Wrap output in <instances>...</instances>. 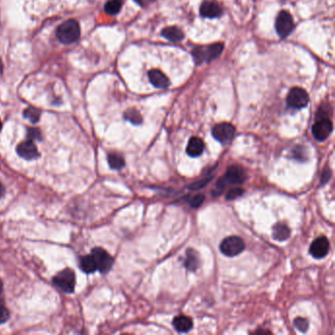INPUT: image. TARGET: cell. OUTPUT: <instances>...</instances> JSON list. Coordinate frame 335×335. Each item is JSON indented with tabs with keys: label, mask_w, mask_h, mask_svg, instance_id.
<instances>
[{
	"label": "cell",
	"mask_w": 335,
	"mask_h": 335,
	"mask_svg": "<svg viewBox=\"0 0 335 335\" xmlns=\"http://www.w3.org/2000/svg\"><path fill=\"white\" fill-rule=\"evenodd\" d=\"M80 25L76 20L73 19L65 21L56 30V36L58 40L64 45H71L76 43L80 38Z\"/></svg>",
	"instance_id": "cell-1"
},
{
	"label": "cell",
	"mask_w": 335,
	"mask_h": 335,
	"mask_svg": "<svg viewBox=\"0 0 335 335\" xmlns=\"http://www.w3.org/2000/svg\"><path fill=\"white\" fill-rule=\"evenodd\" d=\"M223 49V44L218 43L207 47H198L193 50L192 54L196 64L200 65L202 62H211L219 57Z\"/></svg>",
	"instance_id": "cell-2"
},
{
	"label": "cell",
	"mask_w": 335,
	"mask_h": 335,
	"mask_svg": "<svg viewBox=\"0 0 335 335\" xmlns=\"http://www.w3.org/2000/svg\"><path fill=\"white\" fill-rule=\"evenodd\" d=\"M246 180V173L240 166H230L226 173L217 183L218 191H222L228 185H240Z\"/></svg>",
	"instance_id": "cell-3"
},
{
	"label": "cell",
	"mask_w": 335,
	"mask_h": 335,
	"mask_svg": "<svg viewBox=\"0 0 335 335\" xmlns=\"http://www.w3.org/2000/svg\"><path fill=\"white\" fill-rule=\"evenodd\" d=\"M52 283L64 293L71 294L75 291L76 286V275L74 270L71 268L62 269L52 278Z\"/></svg>",
	"instance_id": "cell-4"
},
{
	"label": "cell",
	"mask_w": 335,
	"mask_h": 335,
	"mask_svg": "<svg viewBox=\"0 0 335 335\" xmlns=\"http://www.w3.org/2000/svg\"><path fill=\"white\" fill-rule=\"evenodd\" d=\"M91 255L96 263L97 270L102 274H106L112 268L114 259L106 252V251L100 247L94 248L91 252Z\"/></svg>",
	"instance_id": "cell-5"
},
{
	"label": "cell",
	"mask_w": 335,
	"mask_h": 335,
	"mask_svg": "<svg viewBox=\"0 0 335 335\" xmlns=\"http://www.w3.org/2000/svg\"><path fill=\"white\" fill-rule=\"evenodd\" d=\"M245 242L238 236H229L222 240L220 251L226 257H235L245 250Z\"/></svg>",
	"instance_id": "cell-6"
},
{
	"label": "cell",
	"mask_w": 335,
	"mask_h": 335,
	"mask_svg": "<svg viewBox=\"0 0 335 335\" xmlns=\"http://www.w3.org/2000/svg\"><path fill=\"white\" fill-rule=\"evenodd\" d=\"M308 93L301 88H293L290 90L286 101L289 107L294 109H301L308 105L309 103Z\"/></svg>",
	"instance_id": "cell-7"
},
{
	"label": "cell",
	"mask_w": 335,
	"mask_h": 335,
	"mask_svg": "<svg viewBox=\"0 0 335 335\" xmlns=\"http://www.w3.org/2000/svg\"><path fill=\"white\" fill-rule=\"evenodd\" d=\"M295 24L293 21V18L291 14L287 11H281L276 18L275 21V29L277 32V34L281 38H285L288 36L292 31L294 30Z\"/></svg>",
	"instance_id": "cell-8"
},
{
	"label": "cell",
	"mask_w": 335,
	"mask_h": 335,
	"mask_svg": "<svg viewBox=\"0 0 335 335\" xmlns=\"http://www.w3.org/2000/svg\"><path fill=\"white\" fill-rule=\"evenodd\" d=\"M332 130L333 126L331 121L325 117H320L318 119L312 127V132L315 139L319 142L325 141L330 136Z\"/></svg>",
	"instance_id": "cell-9"
},
{
	"label": "cell",
	"mask_w": 335,
	"mask_h": 335,
	"mask_svg": "<svg viewBox=\"0 0 335 335\" xmlns=\"http://www.w3.org/2000/svg\"><path fill=\"white\" fill-rule=\"evenodd\" d=\"M212 133L216 140L222 144H227L234 138L235 127L230 123H220L216 125Z\"/></svg>",
	"instance_id": "cell-10"
},
{
	"label": "cell",
	"mask_w": 335,
	"mask_h": 335,
	"mask_svg": "<svg viewBox=\"0 0 335 335\" xmlns=\"http://www.w3.org/2000/svg\"><path fill=\"white\" fill-rule=\"evenodd\" d=\"M16 151L20 157L26 160H34L40 156V153L36 146L31 140H27L19 144L17 146Z\"/></svg>",
	"instance_id": "cell-11"
},
{
	"label": "cell",
	"mask_w": 335,
	"mask_h": 335,
	"mask_svg": "<svg viewBox=\"0 0 335 335\" xmlns=\"http://www.w3.org/2000/svg\"><path fill=\"white\" fill-rule=\"evenodd\" d=\"M329 252V241L325 236L317 238L310 247V254L315 259H322Z\"/></svg>",
	"instance_id": "cell-12"
},
{
	"label": "cell",
	"mask_w": 335,
	"mask_h": 335,
	"mask_svg": "<svg viewBox=\"0 0 335 335\" xmlns=\"http://www.w3.org/2000/svg\"><path fill=\"white\" fill-rule=\"evenodd\" d=\"M200 13L204 18H218L222 14V9L217 2L204 1L200 7Z\"/></svg>",
	"instance_id": "cell-13"
},
{
	"label": "cell",
	"mask_w": 335,
	"mask_h": 335,
	"mask_svg": "<svg viewBox=\"0 0 335 335\" xmlns=\"http://www.w3.org/2000/svg\"><path fill=\"white\" fill-rule=\"evenodd\" d=\"M149 79L152 85L158 89H166L170 84L169 79L159 70H151L149 72Z\"/></svg>",
	"instance_id": "cell-14"
},
{
	"label": "cell",
	"mask_w": 335,
	"mask_h": 335,
	"mask_svg": "<svg viewBox=\"0 0 335 335\" xmlns=\"http://www.w3.org/2000/svg\"><path fill=\"white\" fill-rule=\"evenodd\" d=\"M204 151V143L199 137H192L188 143L186 151L191 157L200 156Z\"/></svg>",
	"instance_id": "cell-15"
},
{
	"label": "cell",
	"mask_w": 335,
	"mask_h": 335,
	"mask_svg": "<svg viewBox=\"0 0 335 335\" xmlns=\"http://www.w3.org/2000/svg\"><path fill=\"white\" fill-rule=\"evenodd\" d=\"M161 35L169 41H172V43H178V41H181L185 36L183 31L175 26L164 28L161 31Z\"/></svg>",
	"instance_id": "cell-16"
},
{
	"label": "cell",
	"mask_w": 335,
	"mask_h": 335,
	"mask_svg": "<svg viewBox=\"0 0 335 335\" xmlns=\"http://www.w3.org/2000/svg\"><path fill=\"white\" fill-rule=\"evenodd\" d=\"M173 326L178 332H188L193 328V320L187 316H178L173 319Z\"/></svg>",
	"instance_id": "cell-17"
},
{
	"label": "cell",
	"mask_w": 335,
	"mask_h": 335,
	"mask_svg": "<svg viewBox=\"0 0 335 335\" xmlns=\"http://www.w3.org/2000/svg\"><path fill=\"white\" fill-rule=\"evenodd\" d=\"M184 266L188 270H191V271H195L198 269L200 266V259H199L198 253L195 250L189 249L187 251Z\"/></svg>",
	"instance_id": "cell-18"
},
{
	"label": "cell",
	"mask_w": 335,
	"mask_h": 335,
	"mask_svg": "<svg viewBox=\"0 0 335 335\" xmlns=\"http://www.w3.org/2000/svg\"><path fill=\"white\" fill-rule=\"evenodd\" d=\"M79 267L81 270L85 273L91 274L97 271V266L92 255H86L81 257L79 260Z\"/></svg>",
	"instance_id": "cell-19"
},
{
	"label": "cell",
	"mask_w": 335,
	"mask_h": 335,
	"mask_svg": "<svg viewBox=\"0 0 335 335\" xmlns=\"http://www.w3.org/2000/svg\"><path fill=\"white\" fill-rule=\"evenodd\" d=\"M272 236L277 241H285L290 237V229L284 223H276L272 229Z\"/></svg>",
	"instance_id": "cell-20"
},
{
	"label": "cell",
	"mask_w": 335,
	"mask_h": 335,
	"mask_svg": "<svg viewBox=\"0 0 335 335\" xmlns=\"http://www.w3.org/2000/svg\"><path fill=\"white\" fill-rule=\"evenodd\" d=\"M10 318L9 310L5 306L4 293H3V283L0 279V324L6 322Z\"/></svg>",
	"instance_id": "cell-21"
},
{
	"label": "cell",
	"mask_w": 335,
	"mask_h": 335,
	"mask_svg": "<svg viewBox=\"0 0 335 335\" xmlns=\"http://www.w3.org/2000/svg\"><path fill=\"white\" fill-rule=\"evenodd\" d=\"M107 161L109 167L114 170H120L125 166V159L124 157L117 153V152H110L107 155Z\"/></svg>",
	"instance_id": "cell-22"
},
{
	"label": "cell",
	"mask_w": 335,
	"mask_h": 335,
	"mask_svg": "<svg viewBox=\"0 0 335 335\" xmlns=\"http://www.w3.org/2000/svg\"><path fill=\"white\" fill-rule=\"evenodd\" d=\"M123 0H109L104 6V10L109 15H115L121 10Z\"/></svg>",
	"instance_id": "cell-23"
},
{
	"label": "cell",
	"mask_w": 335,
	"mask_h": 335,
	"mask_svg": "<svg viewBox=\"0 0 335 335\" xmlns=\"http://www.w3.org/2000/svg\"><path fill=\"white\" fill-rule=\"evenodd\" d=\"M124 118L130 121L132 124H135V125H139L143 122V118L140 114V112L137 110V109H134V108H131V109H128L126 112L124 113Z\"/></svg>",
	"instance_id": "cell-24"
},
{
	"label": "cell",
	"mask_w": 335,
	"mask_h": 335,
	"mask_svg": "<svg viewBox=\"0 0 335 335\" xmlns=\"http://www.w3.org/2000/svg\"><path fill=\"white\" fill-rule=\"evenodd\" d=\"M24 117L30 120L32 123H37L40 118V110L35 107H28L24 110Z\"/></svg>",
	"instance_id": "cell-25"
},
{
	"label": "cell",
	"mask_w": 335,
	"mask_h": 335,
	"mask_svg": "<svg viewBox=\"0 0 335 335\" xmlns=\"http://www.w3.org/2000/svg\"><path fill=\"white\" fill-rule=\"evenodd\" d=\"M41 132L37 128H28L27 131V139L31 141H41Z\"/></svg>",
	"instance_id": "cell-26"
},
{
	"label": "cell",
	"mask_w": 335,
	"mask_h": 335,
	"mask_svg": "<svg viewBox=\"0 0 335 335\" xmlns=\"http://www.w3.org/2000/svg\"><path fill=\"white\" fill-rule=\"evenodd\" d=\"M294 325L301 332H306L309 329V321L304 318H297L294 320Z\"/></svg>",
	"instance_id": "cell-27"
},
{
	"label": "cell",
	"mask_w": 335,
	"mask_h": 335,
	"mask_svg": "<svg viewBox=\"0 0 335 335\" xmlns=\"http://www.w3.org/2000/svg\"><path fill=\"white\" fill-rule=\"evenodd\" d=\"M243 193H244V190L242 188H233L227 193L226 200H229V201L235 200V199L241 197L243 195Z\"/></svg>",
	"instance_id": "cell-28"
},
{
	"label": "cell",
	"mask_w": 335,
	"mask_h": 335,
	"mask_svg": "<svg viewBox=\"0 0 335 335\" xmlns=\"http://www.w3.org/2000/svg\"><path fill=\"white\" fill-rule=\"evenodd\" d=\"M203 201H204V196L203 195H197L194 198H192V200L190 201V205L192 207H194V208H197V207H199L200 205L202 204Z\"/></svg>",
	"instance_id": "cell-29"
},
{
	"label": "cell",
	"mask_w": 335,
	"mask_h": 335,
	"mask_svg": "<svg viewBox=\"0 0 335 335\" xmlns=\"http://www.w3.org/2000/svg\"><path fill=\"white\" fill-rule=\"evenodd\" d=\"M208 181H211V178H209V179H205V180H203V181L201 180V181H199V182H197V183L191 185L189 188H190L191 190H198V189H201V188L204 187Z\"/></svg>",
	"instance_id": "cell-30"
},
{
	"label": "cell",
	"mask_w": 335,
	"mask_h": 335,
	"mask_svg": "<svg viewBox=\"0 0 335 335\" xmlns=\"http://www.w3.org/2000/svg\"><path fill=\"white\" fill-rule=\"evenodd\" d=\"M330 175H331V171H330V169L329 168H327V169H325L324 171H323V173H322V184L323 183H325L326 181H328L329 180V177H330Z\"/></svg>",
	"instance_id": "cell-31"
},
{
	"label": "cell",
	"mask_w": 335,
	"mask_h": 335,
	"mask_svg": "<svg viewBox=\"0 0 335 335\" xmlns=\"http://www.w3.org/2000/svg\"><path fill=\"white\" fill-rule=\"evenodd\" d=\"M135 1L138 4H140L141 6H147V5L151 4V3H152L154 0H135Z\"/></svg>",
	"instance_id": "cell-32"
},
{
	"label": "cell",
	"mask_w": 335,
	"mask_h": 335,
	"mask_svg": "<svg viewBox=\"0 0 335 335\" xmlns=\"http://www.w3.org/2000/svg\"><path fill=\"white\" fill-rule=\"evenodd\" d=\"M5 192H6V190H5L4 186H3V184H2L1 182H0V199L4 197Z\"/></svg>",
	"instance_id": "cell-33"
},
{
	"label": "cell",
	"mask_w": 335,
	"mask_h": 335,
	"mask_svg": "<svg viewBox=\"0 0 335 335\" xmlns=\"http://www.w3.org/2000/svg\"><path fill=\"white\" fill-rule=\"evenodd\" d=\"M1 129H2V123L1 121H0V131H1Z\"/></svg>",
	"instance_id": "cell-34"
}]
</instances>
